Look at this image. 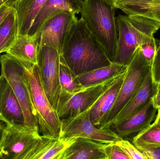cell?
I'll use <instances>...</instances> for the list:
<instances>
[{"label": "cell", "mask_w": 160, "mask_h": 159, "mask_svg": "<svg viewBox=\"0 0 160 159\" xmlns=\"http://www.w3.org/2000/svg\"><path fill=\"white\" fill-rule=\"evenodd\" d=\"M60 55L76 77L112 63L81 17L68 31Z\"/></svg>", "instance_id": "1"}, {"label": "cell", "mask_w": 160, "mask_h": 159, "mask_svg": "<svg viewBox=\"0 0 160 159\" xmlns=\"http://www.w3.org/2000/svg\"><path fill=\"white\" fill-rule=\"evenodd\" d=\"M118 33L113 63L128 66L139 47L151 42L160 27L150 19L138 15L116 17Z\"/></svg>", "instance_id": "2"}, {"label": "cell", "mask_w": 160, "mask_h": 159, "mask_svg": "<svg viewBox=\"0 0 160 159\" xmlns=\"http://www.w3.org/2000/svg\"><path fill=\"white\" fill-rule=\"evenodd\" d=\"M117 9L112 0H83L81 18L113 63L118 33L116 22Z\"/></svg>", "instance_id": "3"}, {"label": "cell", "mask_w": 160, "mask_h": 159, "mask_svg": "<svg viewBox=\"0 0 160 159\" xmlns=\"http://www.w3.org/2000/svg\"><path fill=\"white\" fill-rule=\"evenodd\" d=\"M21 62L25 67L32 100L36 112L39 133L44 137L59 138L61 120L45 93L39 65Z\"/></svg>", "instance_id": "4"}, {"label": "cell", "mask_w": 160, "mask_h": 159, "mask_svg": "<svg viewBox=\"0 0 160 159\" xmlns=\"http://www.w3.org/2000/svg\"><path fill=\"white\" fill-rule=\"evenodd\" d=\"M1 75L11 87L18 100L27 128L39 132L36 112L26 77L25 67L21 62L6 53L0 57Z\"/></svg>", "instance_id": "5"}, {"label": "cell", "mask_w": 160, "mask_h": 159, "mask_svg": "<svg viewBox=\"0 0 160 159\" xmlns=\"http://www.w3.org/2000/svg\"><path fill=\"white\" fill-rule=\"evenodd\" d=\"M151 66V63L145 58L139 47L128 65L116 100L100 129H110L115 118L141 87Z\"/></svg>", "instance_id": "6"}, {"label": "cell", "mask_w": 160, "mask_h": 159, "mask_svg": "<svg viewBox=\"0 0 160 159\" xmlns=\"http://www.w3.org/2000/svg\"><path fill=\"white\" fill-rule=\"evenodd\" d=\"M41 137L39 132L26 126L5 123L0 159H32Z\"/></svg>", "instance_id": "7"}, {"label": "cell", "mask_w": 160, "mask_h": 159, "mask_svg": "<svg viewBox=\"0 0 160 159\" xmlns=\"http://www.w3.org/2000/svg\"><path fill=\"white\" fill-rule=\"evenodd\" d=\"M90 108L75 116L61 120L60 139L84 138L104 144L115 143L121 139L110 129L97 128L90 119Z\"/></svg>", "instance_id": "8"}, {"label": "cell", "mask_w": 160, "mask_h": 159, "mask_svg": "<svg viewBox=\"0 0 160 159\" xmlns=\"http://www.w3.org/2000/svg\"><path fill=\"white\" fill-rule=\"evenodd\" d=\"M117 77L86 88L75 94L62 90L57 109L60 120L71 118L91 107Z\"/></svg>", "instance_id": "9"}, {"label": "cell", "mask_w": 160, "mask_h": 159, "mask_svg": "<svg viewBox=\"0 0 160 159\" xmlns=\"http://www.w3.org/2000/svg\"><path fill=\"white\" fill-rule=\"evenodd\" d=\"M60 54L49 47H39L38 64L45 93L57 111L62 92L59 74Z\"/></svg>", "instance_id": "10"}, {"label": "cell", "mask_w": 160, "mask_h": 159, "mask_svg": "<svg viewBox=\"0 0 160 159\" xmlns=\"http://www.w3.org/2000/svg\"><path fill=\"white\" fill-rule=\"evenodd\" d=\"M78 18L75 14L65 12L48 20L37 34L39 35V47L54 49L60 55L66 36Z\"/></svg>", "instance_id": "11"}, {"label": "cell", "mask_w": 160, "mask_h": 159, "mask_svg": "<svg viewBox=\"0 0 160 159\" xmlns=\"http://www.w3.org/2000/svg\"><path fill=\"white\" fill-rule=\"evenodd\" d=\"M157 111L151 99L142 110L123 122L112 125L110 129L122 139L132 140L152 124Z\"/></svg>", "instance_id": "12"}, {"label": "cell", "mask_w": 160, "mask_h": 159, "mask_svg": "<svg viewBox=\"0 0 160 159\" xmlns=\"http://www.w3.org/2000/svg\"><path fill=\"white\" fill-rule=\"evenodd\" d=\"M156 87L152 81L150 71L139 89L115 118L111 126L123 122L142 110L152 99L156 91Z\"/></svg>", "instance_id": "13"}, {"label": "cell", "mask_w": 160, "mask_h": 159, "mask_svg": "<svg viewBox=\"0 0 160 159\" xmlns=\"http://www.w3.org/2000/svg\"><path fill=\"white\" fill-rule=\"evenodd\" d=\"M83 0H48L36 18L28 34L38 33L47 21L62 12L77 15L81 12Z\"/></svg>", "instance_id": "14"}, {"label": "cell", "mask_w": 160, "mask_h": 159, "mask_svg": "<svg viewBox=\"0 0 160 159\" xmlns=\"http://www.w3.org/2000/svg\"><path fill=\"white\" fill-rule=\"evenodd\" d=\"M126 72L117 77L91 106L90 120L97 128L100 129L105 117L112 107L123 83Z\"/></svg>", "instance_id": "15"}, {"label": "cell", "mask_w": 160, "mask_h": 159, "mask_svg": "<svg viewBox=\"0 0 160 159\" xmlns=\"http://www.w3.org/2000/svg\"><path fill=\"white\" fill-rule=\"evenodd\" d=\"M39 35L29 34L18 35L7 54L23 62L38 64Z\"/></svg>", "instance_id": "16"}, {"label": "cell", "mask_w": 160, "mask_h": 159, "mask_svg": "<svg viewBox=\"0 0 160 159\" xmlns=\"http://www.w3.org/2000/svg\"><path fill=\"white\" fill-rule=\"evenodd\" d=\"M105 144L87 138H77L65 150L61 159H106Z\"/></svg>", "instance_id": "17"}, {"label": "cell", "mask_w": 160, "mask_h": 159, "mask_svg": "<svg viewBox=\"0 0 160 159\" xmlns=\"http://www.w3.org/2000/svg\"><path fill=\"white\" fill-rule=\"evenodd\" d=\"M48 0H13L12 6L16 11L18 35L28 34L44 4Z\"/></svg>", "instance_id": "18"}, {"label": "cell", "mask_w": 160, "mask_h": 159, "mask_svg": "<svg viewBox=\"0 0 160 159\" xmlns=\"http://www.w3.org/2000/svg\"><path fill=\"white\" fill-rule=\"evenodd\" d=\"M0 115L5 124L26 126L21 105L8 84L2 96Z\"/></svg>", "instance_id": "19"}, {"label": "cell", "mask_w": 160, "mask_h": 159, "mask_svg": "<svg viewBox=\"0 0 160 159\" xmlns=\"http://www.w3.org/2000/svg\"><path fill=\"white\" fill-rule=\"evenodd\" d=\"M76 139L48 138L42 136L32 159H61L65 150Z\"/></svg>", "instance_id": "20"}, {"label": "cell", "mask_w": 160, "mask_h": 159, "mask_svg": "<svg viewBox=\"0 0 160 159\" xmlns=\"http://www.w3.org/2000/svg\"><path fill=\"white\" fill-rule=\"evenodd\" d=\"M128 66L112 63L108 66L78 76L77 78L83 87H89L118 77L126 72Z\"/></svg>", "instance_id": "21"}, {"label": "cell", "mask_w": 160, "mask_h": 159, "mask_svg": "<svg viewBox=\"0 0 160 159\" xmlns=\"http://www.w3.org/2000/svg\"><path fill=\"white\" fill-rule=\"evenodd\" d=\"M18 36L17 16L13 8L0 26V54L6 52Z\"/></svg>", "instance_id": "22"}, {"label": "cell", "mask_w": 160, "mask_h": 159, "mask_svg": "<svg viewBox=\"0 0 160 159\" xmlns=\"http://www.w3.org/2000/svg\"><path fill=\"white\" fill-rule=\"evenodd\" d=\"M136 147L141 150L160 147V129L152 123L132 139Z\"/></svg>", "instance_id": "23"}, {"label": "cell", "mask_w": 160, "mask_h": 159, "mask_svg": "<svg viewBox=\"0 0 160 159\" xmlns=\"http://www.w3.org/2000/svg\"><path fill=\"white\" fill-rule=\"evenodd\" d=\"M59 74L62 90L71 94H75L87 88L81 85L77 77L74 75L60 55Z\"/></svg>", "instance_id": "24"}, {"label": "cell", "mask_w": 160, "mask_h": 159, "mask_svg": "<svg viewBox=\"0 0 160 159\" xmlns=\"http://www.w3.org/2000/svg\"><path fill=\"white\" fill-rule=\"evenodd\" d=\"M118 9L127 16L138 15L150 19L160 28V4L128 5L120 7Z\"/></svg>", "instance_id": "25"}, {"label": "cell", "mask_w": 160, "mask_h": 159, "mask_svg": "<svg viewBox=\"0 0 160 159\" xmlns=\"http://www.w3.org/2000/svg\"><path fill=\"white\" fill-rule=\"evenodd\" d=\"M115 143L122 149L129 159H147L144 155L128 140L121 138Z\"/></svg>", "instance_id": "26"}, {"label": "cell", "mask_w": 160, "mask_h": 159, "mask_svg": "<svg viewBox=\"0 0 160 159\" xmlns=\"http://www.w3.org/2000/svg\"><path fill=\"white\" fill-rule=\"evenodd\" d=\"M104 151L106 159H129L122 149L115 143L106 144Z\"/></svg>", "instance_id": "27"}, {"label": "cell", "mask_w": 160, "mask_h": 159, "mask_svg": "<svg viewBox=\"0 0 160 159\" xmlns=\"http://www.w3.org/2000/svg\"><path fill=\"white\" fill-rule=\"evenodd\" d=\"M152 81L155 86L160 84V42L157 47L156 55L151 64L150 70Z\"/></svg>", "instance_id": "28"}, {"label": "cell", "mask_w": 160, "mask_h": 159, "mask_svg": "<svg viewBox=\"0 0 160 159\" xmlns=\"http://www.w3.org/2000/svg\"><path fill=\"white\" fill-rule=\"evenodd\" d=\"M157 47L158 45L155 38L149 43L143 44L140 47L143 55L151 64L156 55Z\"/></svg>", "instance_id": "29"}, {"label": "cell", "mask_w": 160, "mask_h": 159, "mask_svg": "<svg viewBox=\"0 0 160 159\" xmlns=\"http://www.w3.org/2000/svg\"><path fill=\"white\" fill-rule=\"evenodd\" d=\"M115 6L117 9L120 7L128 5L133 4H158L160 0H114Z\"/></svg>", "instance_id": "30"}, {"label": "cell", "mask_w": 160, "mask_h": 159, "mask_svg": "<svg viewBox=\"0 0 160 159\" xmlns=\"http://www.w3.org/2000/svg\"><path fill=\"white\" fill-rule=\"evenodd\" d=\"M147 159H160V147L140 150Z\"/></svg>", "instance_id": "31"}, {"label": "cell", "mask_w": 160, "mask_h": 159, "mask_svg": "<svg viewBox=\"0 0 160 159\" xmlns=\"http://www.w3.org/2000/svg\"><path fill=\"white\" fill-rule=\"evenodd\" d=\"M13 8L11 4L5 5L0 8V26Z\"/></svg>", "instance_id": "32"}, {"label": "cell", "mask_w": 160, "mask_h": 159, "mask_svg": "<svg viewBox=\"0 0 160 159\" xmlns=\"http://www.w3.org/2000/svg\"><path fill=\"white\" fill-rule=\"evenodd\" d=\"M156 86V91L152 101L154 107L158 109L160 108V84Z\"/></svg>", "instance_id": "33"}, {"label": "cell", "mask_w": 160, "mask_h": 159, "mask_svg": "<svg viewBox=\"0 0 160 159\" xmlns=\"http://www.w3.org/2000/svg\"><path fill=\"white\" fill-rule=\"evenodd\" d=\"M7 81L6 80L5 77L1 75L0 76V104H1V100H2V96L3 94L4 91L7 86Z\"/></svg>", "instance_id": "34"}, {"label": "cell", "mask_w": 160, "mask_h": 159, "mask_svg": "<svg viewBox=\"0 0 160 159\" xmlns=\"http://www.w3.org/2000/svg\"><path fill=\"white\" fill-rule=\"evenodd\" d=\"M157 115L154 120V124L160 129V108L158 109Z\"/></svg>", "instance_id": "35"}, {"label": "cell", "mask_w": 160, "mask_h": 159, "mask_svg": "<svg viewBox=\"0 0 160 159\" xmlns=\"http://www.w3.org/2000/svg\"><path fill=\"white\" fill-rule=\"evenodd\" d=\"M13 0H0V8L5 5L11 4Z\"/></svg>", "instance_id": "36"}, {"label": "cell", "mask_w": 160, "mask_h": 159, "mask_svg": "<svg viewBox=\"0 0 160 159\" xmlns=\"http://www.w3.org/2000/svg\"><path fill=\"white\" fill-rule=\"evenodd\" d=\"M1 120H0V133H1V132L3 128L4 127V125L3 124L4 122L3 121L1 122Z\"/></svg>", "instance_id": "37"}, {"label": "cell", "mask_w": 160, "mask_h": 159, "mask_svg": "<svg viewBox=\"0 0 160 159\" xmlns=\"http://www.w3.org/2000/svg\"><path fill=\"white\" fill-rule=\"evenodd\" d=\"M0 120H1V121H2V117H1V115H0Z\"/></svg>", "instance_id": "38"}, {"label": "cell", "mask_w": 160, "mask_h": 159, "mask_svg": "<svg viewBox=\"0 0 160 159\" xmlns=\"http://www.w3.org/2000/svg\"><path fill=\"white\" fill-rule=\"evenodd\" d=\"M112 1H114V0H112Z\"/></svg>", "instance_id": "39"}]
</instances>
